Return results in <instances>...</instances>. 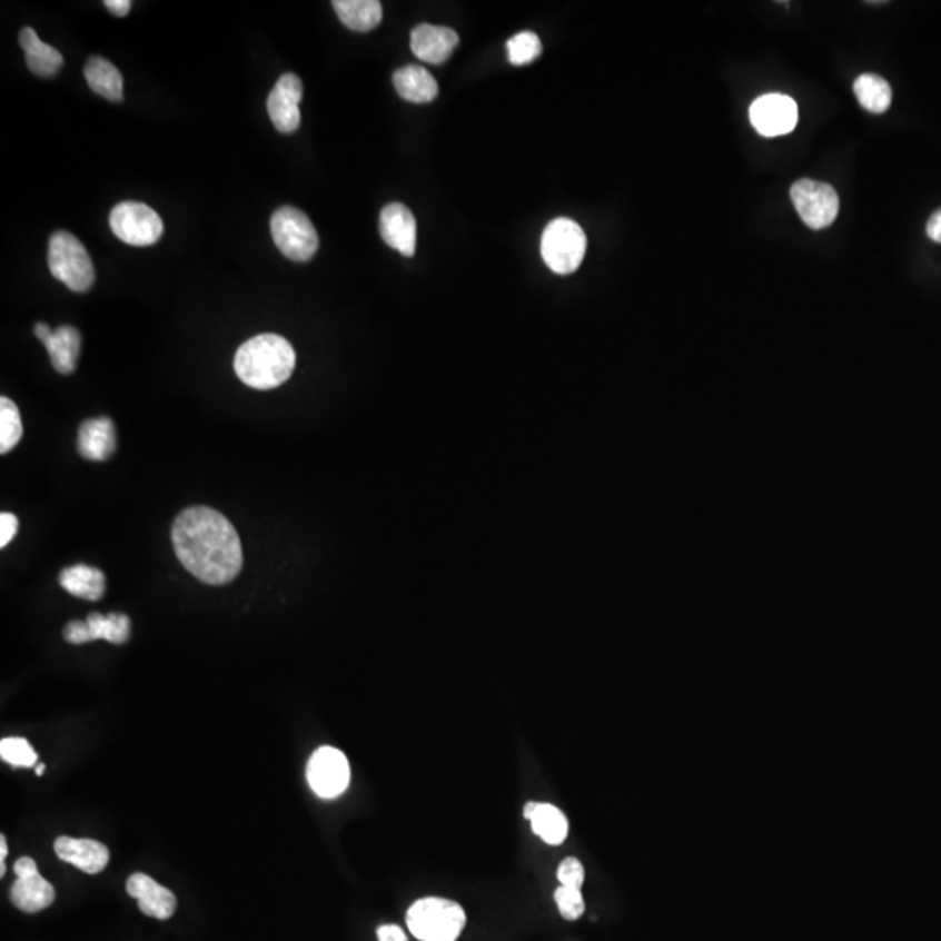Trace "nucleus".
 I'll return each mask as SVG.
<instances>
[{
  "label": "nucleus",
  "mask_w": 941,
  "mask_h": 941,
  "mask_svg": "<svg viewBox=\"0 0 941 941\" xmlns=\"http://www.w3.org/2000/svg\"><path fill=\"white\" fill-rule=\"evenodd\" d=\"M105 8L109 9L112 14L116 17H126L128 14L129 9H131V2L129 0H107L105 2Z\"/></svg>",
  "instance_id": "nucleus-35"
},
{
  "label": "nucleus",
  "mask_w": 941,
  "mask_h": 941,
  "mask_svg": "<svg viewBox=\"0 0 941 941\" xmlns=\"http://www.w3.org/2000/svg\"><path fill=\"white\" fill-rule=\"evenodd\" d=\"M396 91L403 100L412 103H429L438 97V82L424 67L408 65L393 76Z\"/></svg>",
  "instance_id": "nucleus-20"
},
{
  "label": "nucleus",
  "mask_w": 941,
  "mask_h": 941,
  "mask_svg": "<svg viewBox=\"0 0 941 941\" xmlns=\"http://www.w3.org/2000/svg\"><path fill=\"white\" fill-rule=\"evenodd\" d=\"M85 77L89 88L105 100L119 103L125 98L121 72L109 60L101 57L89 58L85 67Z\"/></svg>",
  "instance_id": "nucleus-24"
},
{
  "label": "nucleus",
  "mask_w": 941,
  "mask_h": 941,
  "mask_svg": "<svg viewBox=\"0 0 941 941\" xmlns=\"http://www.w3.org/2000/svg\"><path fill=\"white\" fill-rule=\"evenodd\" d=\"M304 86L295 73H283L267 98V112L279 133H295L300 128V101Z\"/></svg>",
  "instance_id": "nucleus-13"
},
{
  "label": "nucleus",
  "mask_w": 941,
  "mask_h": 941,
  "mask_svg": "<svg viewBox=\"0 0 941 941\" xmlns=\"http://www.w3.org/2000/svg\"><path fill=\"white\" fill-rule=\"evenodd\" d=\"M18 528H20V522L17 516L12 513H2L0 515V546H8L12 537L17 535Z\"/></svg>",
  "instance_id": "nucleus-32"
},
{
  "label": "nucleus",
  "mask_w": 941,
  "mask_h": 941,
  "mask_svg": "<svg viewBox=\"0 0 941 941\" xmlns=\"http://www.w3.org/2000/svg\"><path fill=\"white\" fill-rule=\"evenodd\" d=\"M116 427L109 417L91 418L82 423L77 447L85 459L95 463L110 459L116 452Z\"/></svg>",
  "instance_id": "nucleus-18"
},
{
  "label": "nucleus",
  "mask_w": 941,
  "mask_h": 941,
  "mask_svg": "<svg viewBox=\"0 0 941 941\" xmlns=\"http://www.w3.org/2000/svg\"><path fill=\"white\" fill-rule=\"evenodd\" d=\"M854 95L861 107L872 113L885 112L893 101V89L889 82L873 73L858 77L854 81Z\"/></svg>",
  "instance_id": "nucleus-26"
},
{
  "label": "nucleus",
  "mask_w": 941,
  "mask_h": 941,
  "mask_svg": "<svg viewBox=\"0 0 941 941\" xmlns=\"http://www.w3.org/2000/svg\"><path fill=\"white\" fill-rule=\"evenodd\" d=\"M750 121L762 137H781L795 129L799 109L786 95H764L750 107Z\"/></svg>",
  "instance_id": "nucleus-12"
},
{
  "label": "nucleus",
  "mask_w": 941,
  "mask_h": 941,
  "mask_svg": "<svg viewBox=\"0 0 941 941\" xmlns=\"http://www.w3.org/2000/svg\"><path fill=\"white\" fill-rule=\"evenodd\" d=\"M380 236L393 250L414 257L417 246V221L407 206L390 202L380 214Z\"/></svg>",
  "instance_id": "nucleus-14"
},
{
  "label": "nucleus",
  "mask_w": 941,
  "mask_h": 941,
  "mask_svg": "<svg viewBox=\"0 0 941 941\" xmlns=\"http://www.w3.org/2000/svg\"><path fill=\"white\" fill-rule=\"evenodd\" d=\"M555 901L559 915L565 921H577V919L583 918L586 903H584L583 891L581 889L559 885L555 891Z\"/></svg>",
  "instance_id": "nucleus-30"
},
{
  "label": "nucleus",
  "mask_w": 941,
  "mask_h": 941,
  "mask_svg": "<svg viewBox=\"0 0 941 941\" xmlns=\"http://www.w3.org/2000/svg\"><path fill=\"white\" fill-rule=\"evenodd\" d=\"M350 781L347 756L334 746H321L307 762V783L321 799H337L346 792Z\"/></svg>",
  "instance_id": "nucleus-9"
},
{
  "label": "nucleus",
  "mask_w": 941,
  "mask_h": 941,
  "mask_svg": "<svg viewBox=\"0 0 941 941\" xmlns=\"http://www.w3.org/2000/svg\"><path fill=\"white\" fill-rule=\"evenodd\" d=\"M52 331L55 330H51V328H49L48 325H44V323H39V325H36V328H33V334L39 337V340H41V343H46V340L51 337Z\"/></svg>",
  "instance_id": "nucleus-37"
},
{
  "label": "nucleus",
  "mask_w": 941,
  "mask_h": 941,
  "mask_svg": "<svg viewBox=\"0 0 941 941\" xmlns=\"http://www.w3.org/2000/svg\"><path fill=\"white\" fill-rule=\"evenodd\" d=\"M48 266L52 278L77 294L95 285L93 260L85 245L67 230H57L49 239Z\"/></svg>",
  "instance_id": "nucleus-4"
},
{
  "label": "nucleus",
  "mask_w": 941,
  "mask_h": 941,
  "mask_svg": "<svg viewBox=\"0 0 941 941\" xmlns=\"http://www.w3.org/2000/svg\"><path fill=\"white\" fill-rule=\"evenodd\" d=\"M0 756L12 767H33L39 759L32 744L24 737H4L0 741Z\"/></svg>",
  "instance_id": "nucleus-29"
},
{
  "label": "nucleus",
  "mask_w": 941,
  "mask_h": 941,
  "mask_svg": "<svg viewBox=\"0 0 941 941\" xmlns=\"http://www.w3.org/2000/svg\"><path fill=\"white\" fill-rule=\"evenodd\" d=\"M378 941H408L405 931L396 924L380 925L377 930Z\"/></svg>",
  "instance_id": "nucleus-33"
},
{
  "label": "nucleus",
  "mask_w": 941,
  "mask_h": 941,
  "mask_svg": "<svg viewBox=\"0 0 941 941\" xmlns=\"http://www.w3.org/2000/svg\"><path fill=\"white\" fill-rule=\"evenodd\" d=\"M337 17L347 29L370 32L383 21V4L378 0H335Z\"/></svg>",
  "instance_id": "nucleus-23"
},
{
  "label": "nucleus",
  "mask_w": 941,
  "mask_h": 941,
  "mask_svg": "<svg viewBox=\"0 0 941 941\" xmlns=\"http://www.w3.org/2000/svg\"><path fill=\"white\" fill-rule=\"evenodd\" d=\"M925 232H928L930 239L941 245V209H938L937 214L931 215L928 226H925Z\"/></svg>",
  "instance_id": "nucleus-34"
},
{
  "label": "nucleus",
  "mask_w": 941,
  "mask_h": 941,
  "mask_svg": "<svg viewBox=\"0 0 941 941\" xmlns=\"http://www.w3.org/2000/svg\"><path fill=\"white\" fill-rule=\"evenodd\" d=\"M556 878H558L559 884L565 885V888L583 889L586 872H584L583 863L577 858L571 856L565 858L559 863Z\"/></svg>",
  "instance_id": "nucleus-31"
},
{
  "label": "nucleus",
  "mask_w": 941,
  "mask_h": 941,
  "mask_svg": "<svg viewBox=\"0 0 941 941\" xmlns=\"http://www.w3.org/2000/svg\"><path fill=\"white\" fill-rule=\"evenodd\" d=\"M410 46L418 60L439 65L447 61L459 46V36L448 27L418 24L412 30Z\"/></svg>",
  "instance_id": "nucleus-16"
},
{
  "label": "nucleus",
  "mask_w": 941,
  "mask_h": 941,
  "mask_svg": "<svg viewBox=\"0 0 941 941\" xmlns=\"http://www.w3.org/2000/svg\"><path fill=\"white\" fill-rule=\"evenodd\" d=\"M270 234L279 251L294 261H307L319 248L318 232L304 211L283 206L270 217Z\"/></svg>",
  "instance_id": "nucleus-6"
},
{
  "label": "nucleus",
  "mask_w": 941,
  "mask_h": 941,
  "mask_svg": "<svg viewBox=\"0 0 941 941\" xmlns=\"http://www.w3.org/2000/svg\"><path fill=\"white\" fill-rule=\"evenodd\" d=\"M126 889H128L129 897L138 901L141 912L149 915V918L166 921L177 910V898H175V894L169 889H166L165 885L157 884L146 873H133L128 879Z\"/></svg>",
  "instance_id": "nucleus-15"
},
{
  "label": "nucleus",
  "mask_w": 941,
  "mask_h": 941,
  "mask_svg": "<svg viewBox=\"0 0 941 941\" xmlns=\"http://www.w3.org/2000/svg\"><path fill=\"white\" fill-rule=\"evenodd\" d=\"M790 198L805 226L811 229L821 230L832 226L839 215V196L832 186L823 181L802 178L793 184Z\"/></svg>",
  "instance_id": "nucleus-8"
},
{
  "label": "nucleus",
  "mask_w": 941,
  "mask_h": 941,
  "mask_svg": "<svg viewBox=\"0 0 941 941\" xmlns=\"http://www.w3.org/2000/svg\"><path fill=\"white\" fill-rule=\"evenodd\" d=\"M17 881L11 885V901L21 912L36 913L55 901V888L46 881L32 858L23 856L14 863Z\"/></svg>",
  "instance_id": "nucleus-10"
},
{
  "label": "nucleus",
  "mask_w": 941,
  "mask_h": 941,
  "mask_svg": "<svg viewBox=\"0 0 941 941\" xmlns=\"http://www.w3.org/2000/svg\"><path fill=\"white\" fill-rule=\"evenodd\" d=\"M44 769H46V765H44V764H37V765H36V774H37V776H42V774H44Z\"/></svg>",
  "instance_id": "nucleus-38"
},
{
  "label": "nucleus",
  "mask_w": 941,
  "mask_h": 941,
  "mask_svg": "<svg viewBox=\"0 0 941 941\" xmlns=\"http://www.w3.org/2000/svg\"><path fill=\"white\" fill-rule=\"evenodd\" d=\"M6 856H8V842H6V836H0V875L4 878L6 875Z\"/></svg>",
  "instance_id": "nucleus-36"
},
{
  "label": "nucleus",
  "mask_w": 941,
  "mask_h": 941,
  "mask_svg": "<svg viewBox=\"0 0 941 941\" xmlns=\"http://www.w3.org/2000/svg\"><path fill=\"white\" fill-rule=\"evenodd\" d=\"M117 238L131 246H152L161 239L165 224L150 206L143 202H119L109 218Z\"/></svg>",
  "instance_id": "nucleus-7"
},
{
  "label": "nucleus",
  "mask_w": 941,
  "mask_h": 941,
  "mask_svg": "<svg viewBox=\"0 0 941 941\" xmlns=\"http://www.w3.org/2000/svg\"><path fill=\"white\" fill-rule=\"evenodd\" d=\"M131 635V621L126 614L112 612L103 616L100 612L89 614L86 621H70L63 630L69 644L82 645L93 640H107L110 644H126Z\"/></svg>",
  "instance_id": "nucleus-11"
},
{
  "label": "nucleus",
  "mask_w": 941,
  "mask_h": 941,
  "mask_svg": "<svg viewBox=\"0 0 941 941\" xmlns=\"http://www.w3.org/2000/svg\"><path fill=\"white\" fill-rule=\"evenodd\" d=\"M55 853L65 863H70L89 875L107 869L110 860L109 849L101 842L65 835L55 842Z\"/></svg>",
  "instance_id": "nucleus-17"
},
{
  "label": "nucleus",
  "mask_w": 941,
  "mask_h": 941,
  "mask_svg": "<svg viewBox=\"0 0 941 941\" xmlns=\"http://www.w3.org/2000/svg\"><path fill=\"white\" fill-rule=\"evenodd\" d=\"M587 239L577 221L556 218L544 229L541 254L553 273L572 274L580 269L586 255Z\"/></svg>",
  "instance_id": "nucleus-5"
},
{
  "label": "nucleus",
  "mask_w": 941,
  "mask_h": 941,
  "mask_svg": "<svg viewBox=\"0 0 941 941\" xmlns=\"http://www.w3.org/2000/svg\"><path fill=\"white\" fill-rule=\"evenodd\" d=\"M532 832L547 845L564 844L568 835V820L562 809L546 802H537L531 820Z\"/></svg>",
  "instance_id": "nucleus-25"
},
{
  "label": "nucleus",
  "mask_w": 941,
  "mask_h": 941,
  "mask_svg": "<svg viewBox=\"0 0 941 941\" xmlns=\"http://www.w3.org/2000/svg\"><path fill=\"white\" fill-rule=\"evenodd\" d=\"M407 925L418 941H457L466 928V912L457 901L427 897L408 909Z\"/></svg>",
  "instance_id": "nucleus-3"
},
{
  "label": "nucleus",
  "mask_w": 941,
  "mask_h": 941,
  "mask_svg": "<svg viewBox=\"0 0 941 941\" xmlns=\"http://www.w3.org/2000/svg\"><path fill=\"white\" fill-rule=\"evenodd\" d=\"M23 436L20 410L11 399L0 398V454H8L17 447Z\"/></svg>",
  "instance_id": "nucleus-27"
},
{
  "label": "nucleus",
  "mask_w": 941,
  "mask_h": 941,
  "mask_svg": "<svg viewBox=\"0 0 941 941\" xmlns=\"http://www.w3.org/2000/svg\"><path fill=\"white\" fill-rule=\"evenodd\" d=\"M294 347L274 334H261L246 340L234 358V370L241 383L254 389H274L285 384L295 370Z\"/></svg>",
  "instance_id": "nucleus-2"
},
{
  "label": "nucleus",
  "mask_w": 941,
  "mask_h": 941,
  "mask_svg": "<svg viewBox=\"0 0 941 941\" xmlns=\"http://www.w3.org/2000/svg\"><path fill=\"white\" fill-rule=\"evenodd\" d=\"M543 55V42L534 32H519L507 41V57L513 65H528Z\"/></svg>",
  "instance_id": "nucleus-28"
},
{
  "label": "nucleus",
  "mask_w": 941,
  "mask_h": 941,
  "mask_svg": "<svg viewBox=\"0 0 941 941\" xmlns=\"http://www.w3.org/2000/svg\"><path fill=\"white\" fill-rule=\"evenodd\" d=\"M21 49L24 51V60L29 65L30 72L39 77H52L60 72L63 67V57L57 48L46 44L39 39L36 30L24 27L18 37Z\"/></svg>",
  "instance_id": "nucleus-19"
},
{
  "label": "nucleus",
  "mask_w": 941,
  "mask_h": 941,
  "mask_svg": "<svg viewBox=\"0 0 941 941\" xmlns=\"http://www.w3.org/2000/svg\"><path fill=\"white\" fill-rule=\"evenodd\" d=\"M81 334L73 326H60L46 340L49 358L58 374L69 375L76 370L77 359L81 355Z\"/></svg>",
  "instance_id": "nucleus-21"
},
{
  "label": "nucleus",
  "mask_w": 941,
  "mask_h": 941,
  "mask_svg": "<svg viewBox=\"0 0 941 941\" xmlns=\"http://www.w3.org/2000/svg\"><path fill=\"white\" fill-rule=\"evenodd\" d=\"M60 586L77 598L98 602L107 590L103 572L89 565H72L61 571Z\"/></svg>",
  "instance_id": "nucleus-22"
},
{
  "label": "nucleus",
  "mask_w": 941,
  "mask_h": 941,
  "mask_svg": "<svg viewBox=\"0 0 941 941\" xmlns=\"http://www.w3.org/2000/svg\"><path fill=\"white\" fill-rule=\"evenodd\" d=\"M181 565L206 584H229L242 568V546L232 523L211 507L184 509L171 528Z\"/></svg>",
  "instance_id": "nucleus-1"
}]
</instances>
